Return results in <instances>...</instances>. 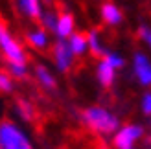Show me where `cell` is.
<instances>
[{
    "mask_svg": "<svg viewBox=\"0 0 151 149\" xmlns=\"http://www.w3.org/2000/svg\"><path fill=\"white\" fill-rule=\"evenodd\" d=\"M79 122L83 127H87L90 133L98 136H111L122 123L120 116L103 105H88L79 110Z\"/></svg>",
    "mask_w": 151,
    "mask_h": 149,
    "instance_id": "cell-1",
    "label": "cell"
},
{
    "mask_svg": "<svg viewBox=\"0 0 151 149\" xmlns=\"http://www.w3.org/2000/svg\"><path fill=\"white\" fill-rule=\"evenodd\" d=\"M0 149H35L29 133L13 118L0 120Z\"/></svg>",
    "mask_w": 151,
    "mask_h": 149,
    "instance_id": "cell-2",
    "label": "cell"
},
{
    "mask_svg": "<svg viewBox=\"0 0 151 149\" xmlns=\"http://www.w3.org/2000/svg\"><path fill=\"white\" fill-rule=\"evenodd\" d=\"M146 127L142 123H120L118 129L111 135L112 149H137V145L144 140Z\"/></svg>",
    "mask_w": 151,
    "mask_h": 149,
    "instance_id": "cell-3",
    "label": "cell"
},
{
    "mask_svg": "<svg viewBox=\"0 0 151 149\" xmlns=\"http://www.w3.org/2000/svg\"><path fill=\"white\" fill-rule=\"evenodd\" d=\"M0 54L6 63H28L24 44L13 35V32L2 20H0Z\"/></svg>",
    "mask_w": 151,
    "mask_h": 149,
    "instance_id": "cell-4",
    "label": "cell"
},
{
    "mask_svg": "<svg viewBox=\"0 0 151 149\" xmlns=\"http://www.w3.org/2000/svg\"><path fill=\"white\" fill-rule=\"evenodd\" d=\"M50 55H52V63L54 68L59 74H68L74 64H76V55L72 54V50L68 46L66 39H55L50 44Z\"/></svg>",
    "mask_w": 151,
    "mask_h": 149,
    "instance_id": "cell-5",
    "label": "cell"
},
{
    "mask_svg": "<svg viewBox=\"0 0 151 149\" xmlns=\"http://www.w3.org/2000/svg\"><path fill=\"white\" fill-rule=\"evenodd\" d=\"M131 72L142 88L151 87V59L146 52H134L131 57Z\"/></svg>",
    "mask_w": 151,
    "mask_h": 149,
    "instance_id": "cell-6",
    "label": "cell"
},
{
    "mask_svg": "<svg viewBox=\"0 0 151 149\" xmlns=\"http://www.w3.org/2000/svg\"><path fill=\"white\" fill-rule=\"evenodd\" d=\"M32 76L33 79L37 81V85H39L44 92H55L57 90V87H59V81H57V76H55V72L50 68L48 64H35L33 66V70H32Z\"/></svg>",
    "mask_w": 151,
    "mask_h": 149,
    "instance_id": "cell-7",
    "label": "cell"
},
{
    "mask_svg": "<svg viewBox=\"0 0 151 149\" xmlns=\"http://www.w3.org/2000/svg\"><path fill=\"white\" fill-rule=\"evenodd\" d=\"M118 70L112 66L111 63H107L103 57H98V63H96V68H94V76H96V81L101 88H112L118 79Z\"/></svg>",
    "mask_w": 151,
    "mask_h": 149,
    "instance_id": "cell-8",
    "label": "cell"
},
{
    "mask_svg": "<svg viewBox=\"0 0 151 149\" xmlns=\"http://www.w3.org/2000/svg\"><path fill=\"white\" fill-rule=\"evenodd\" d=\"M26 42L35 52H48L52 44V33L42 26H33L26 32Z\"/></svg>",
    "mask_w": 151,
    "mask_h": 149,
    "instance_id": "cell-9",
    "label": "cell"
},
{
    "mask_svg": "<svg viewBox=\"0 0 151 149\" xmlns=\"http://www.w3.org/2000/svg\"><path fill=\"white\" fill-rule=\"evenodd\" d=\"M100 19L107 28H118L124 24L125 15L116 2H103L100 6Z\"/></svg>",
    "mask_w": 151,
    "mask_h": 149,
    "instance_id": "cell-10",
    "label": "cell"
},
{
    "mask_svg": "<svg viewBox=\"0 0 151 149\" xmlns=\"http://www.w3.org/2000/svg\"><path fill=\"white\" fill-rule=\"evenodd\" d=\"M76 32V17L72 11H61L57 13V20H55V28L52 35L55 39H66L70 33Z\"/></svg>",
    "mask_w": 151,
    "mask_h": 149,
    "instance_id": "cell-11",
    "label": "cell"
},
{
    "mask_svg": "<svg viewBox=\"0 0 151 149\" xmlns=\"http://www.w3.org/2000/svg\"><path fill=\"white\" fill-rule=\"evenodd\" d=\"M15 7H17V11L22 15V17L32 20V22L39 20L41 13L44 9L42 0H15Z\"/></svg>",
    "mask_w": 151,
    "mask_h": 149,
    "instance_id": "cell-12",
    "label": "cell"
},
{
    "mask_svg": "<svg viewBox=\"0 0 151 149\" xmlns=\"http://www.w3.org/2000/svg\"><path fill=\"white\" fill-rule=\"evenodd\" d=\"M13 112H15V118L19 122H24V123H32L35 120V105L29 100L26 98H19L13 105Z\"/></svg>",
    "mask_w": 151,
    "mask_h": 149,
    "instance_id": "cell-13",
    "label": "cell"
},
{
    "mask_svg": "<svg viewBox=\"0 0 151 149\" xmlns=\"http://www.w3.org/2000/svg\"><path fill=\"white\" fill-rule=\"evenodd\" d=\"M66 42H68V46L72 50V54L76 55V59L79 57H85L88 54V44H87V35L83 32H78L76 29L74 33H70L66 37Z\"/></svg>",
    "mask_w": 151,
    "mask_h": 149,
    "instance_id": "cell-14",
    "label": "cell"
},
{
    "mask_svg": "<svg viewBox=\"0 0 151 149\" xmlns=\"http://www.w3.org/2000/svg\"><path fill=\"white\" fill-rule=\"evenodd\" d=\"M85 35H87V44H88V54H92L96 59L101 57L105 52H107V46H105V41H103L101 32H100V29H96V28H92Z\"/></svg>",
    "mask_w": 151,
    "mask_h": 149,
    "instance_id": "cell-15",
    "label": "cell"
},
{
    "mask_svg": "<svg viewBox=\"0 0 151 149\" xmlns=\"http://www.w3.org/2000/svg\"><path fill=\"white\" fill-rule=\"evenodd\" d=\"M6 70L15 81H26L32 76V70H29L28 63H6Z\"/></svg>",
    "mask_w": 151,
    "mask_h": 149,
    "instance_id": "cell-16",
    "label": "cell"
},
{
    "mask_svg": "<svg viewBox=\"0 0 151 149\" xmlns=\"http://www.w3.org/2000/svg\"><path fill=\"white\" fill-rule=\"evenodd\" d=\"M57 13L59 11H55V9H46V7H44L42 9V13H41V17H39V26H42L44 29H46V32H54V28H55V20H57Z\"/></svg>",
    "mask_w": 151,
    "mask_h": 149,
    "instance_id": "cell-17",
    "label": "cell"
},
{
    "mask_svg": "<svg viewBox=\"0 0 151 149\" xmlns=\"http://www.w3.org/2000/svg\"><path fill=\"white\" fill-rule=\"evenodd\" d=\"M101 57H103L107 63H111L118 72H120V70H124V68H125V64H127L125 55H124V54H120V52H116V50H107Z\"/></svg>",
    "mask_w": 151,
    "mask_h": 149,
    "instance_id": "cell-18",
    "label": "cell"
},
{
    "mask_svg": "<svg viewBox=\"0 0 151 149\" xmlns=\"http://www.w3.org/2000/svg\"><path fill=\"white\" fill-rule=\"evenodd\" d=\"M15 81L6 68H0V94L2 96H11L15 92Z\"/></svg>",
    "mask_w": 151,
    "mask_h": 149,
    "instance_id": "cell-19",
    "label": "cell"
},
{
    "mask_svg": "<svg viewBox=\"0 0 151 149\" xmlns=\"http://www.w3.org/2000/svg\"><path fill=\"white\" fill-rule=\"evenodd\" d=\"M137 37L138 41L144 44L146 48L151 46V26L147 24V22H140L138 28H137Z\"/></svg>",
    "mask_w": 151,
    "mask_h": 149,
    "instance_id": "cell-20",
    "label": "cell"
},
{
    "mask_svg": "<svg viewBox=\"0 0 151 149\" xmlns=\"http://www.w3.org/2000/svg\"><path fill=\"white\" fill-rule=\"evenodd\" d=\"M140 112L144 118L151 116V92L149 90H144V94L140 98Z\"/></svg>",
    "mask_w": 151,
    "mask_h": 149,
    "instance_id": "cell-21",
    "label": "cell"
}]
</instances>
